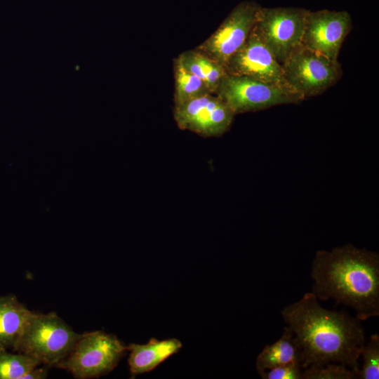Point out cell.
I'll use <instances>...</instances> for the list:
<instances>
[{"mask_svg": "<svg viewBox=\"0 0 379 379\" xmlns=\"http://www.w3.org/2000/svg\"><path fill=\"white\" fill-rule=\"evenodd\" d=\"M281 314L293 335L303 369L336 363L358 375L359 359L366 343L359 319L344 310L324 308L312 292L285 307Z\"/></svg>", "mask_w": 379, "mask_h": 379, "instance_id": "cell-1", "label": "cell"}, {"mask_svg": "<svg viewBox=\"0 0 379 379\" xmlns=\"http://www.w3.org/2000/svg\"><path fill=\"white\" fill-rule=\"evenodd\" d=\"M312 293L318 300L332 299L355 311L364 321L379 315V255L346 244L318 251L311 268Z\"/></svg>", "mask_w": 379, "mask_h": 379, "instance_id": "cell-2", "label": "cell"}, {"mask_svg": "<svg viewBox=\"0 0 379 379\" xmlns=\"http://www.w3.org/2000/svg\"><path fill=\"white\" fill-rule=\"evenodd\" d=\"M79 336L55 312H33L12 350L29 355L46 366H56Z\"/></svg>", "mask_w": 379, "mask_h": 379, "instance_id": "cell-3", "label": "cell"}, {"mask_svg": "<svg viewBox=\"0 0 379 379\" xmlns=\"http://www.w3.org/2000/svg\"><path fill=\"white\" fill-rule=\"evenodd\" d=\"M127 350L114 335L102 331L85 333L56 367L77 379L99 378L112 371Z\"/></svg>", "mask_w": 379, "mask_h": 379, "instance_id": "cell-4", "label": "cell"}, {"mask_svg": "<svg viewBox=\"0 0 379 379\" xmlns=\"http://www.w3.org/2000/svg\"><path fill=\"white\" fill-rule=\"evenodd\" d=\"M215 94L235 115L277 105L298 104L305 100L291 88L229 74L222 79Z\"/></svg>", "mask_w": 379, "mask_h": 379, "instance_id": "cell-5", "label": "cell"}, {"mask_svg": "<svg viewBox=\"0 0 379 379\" xmlns=\"http://www.w3.org/2000/svg\"><path fill=\"white\" fill-rule=\"evenodd\" d=\"M281 66L288 85L305 99L322 94L343 75L338 60L302 46L291 53Z\"/></svg>", "mask_w": 379, "mask_h": 379, "instance_id": "cell-6", "label": "cell"}, {"mask_svg": "<svg viewBox=\"0 0 379 379\" xmlns=\"http://www.w3.org/2000/svg\"><path fill=\"white\" fill-rule=\"evenodd\" d=\"M307 9L296 7H260L254 28L282 64L302 46Z\"/></svg>", "mask_w": 379, "mask_h": 379, "instance_id": "cell-7", "label": "cell"}, {"mask_svg": "<svg viewBox=\"0 0 379 379\" xmlns=\"http://www.w3.org/2000/svg\"><path fill=\"white\" fill-rule=\"evenodd\" d=\"M260 7L255 1L239 3L217 29L194 49L225 67L248 39Z\"/></svg>", "mask_w": 379, "mask_h": 379, "instance_id": "cell-8", "label": "cell"}, {"mask_svg": "<svg viewBox=\"0 0 379 379\" xmlns=\"http://www.w3.org/2000/svg\"><path fill=\"white\" fill-rule=\"evenodd\" d=\"M178 127L203 137H218L230 128L235 114L215 94L207 93L174 105Z\"/></svg>", "mask_w": 379, "mask_h": 379, "instance_id": "cell-9", "label": "cell"}, {"mask_svg": "<svg viewBox=\"0 0 379 379\" xmlns=\"http://www.w3.org/2000/svg\"><path fill=\"white\" fill-rule=\"evenodd\" d=\"M352 27L346 11L307 10L302 46L331 59L338 60L342 45Z\"/></svg>", "mask_w": 379, "mask_h": 379, "instance_id": "cell-10", "label": "cell"}, {"mask_svg": "<svg viewBox=\"0 0 379 379\" xmlns=\"http://www.w3.org/2000/svg\"><path fill=\"white\" fill-rule=\"evenodd\" d=\"M225 68L229 75L248 77L293 89L284 77L281 64L254 27L244 44L230 58Z\"/></svg>", "mask_w": 379, "mask_h": 379, "instance_id": "cell-11", "label": "cell"}, {"mask_svg": "<svg viewBox=\"0 0 379 379\" xmlns=\"http://www.w3.org/2000/svg\"><path fill=\"white\" fill-rule=\"evenodd\" d=\"M182 345L176 338L159 340L151 338L146 344L131 343L128 363L131 376L152 371L171 356L178 352Z\"/></svg>", "mask_w": 379, "mask_h": 379, "instance_id": "cell-12", "label": "cell"}, {"mask_svg": "<svg viewBox=\"0 0 379 379\" xmlns=\"http://www.w3.org/2000/svg\"><path fill=\"white\" fill-rule=\"evenodd\" d=\"M32 313L15 295L0 296V347L13 350Z\"/></svg>", "mask_w": 379, "mask_h": 379, "instance_id": "cell-13", "label": "cell"}, {"mask_svg": "<svg viewBox=\"0 0 379 379\" xmlns=\"http://www.w3.org/2000/svg\"><path fill=\"white\" fill-rule=\"evenodd\" d=\"M293 362L301 364L300 355L292 332L284 327L281 337L265 345L258 355L255 367L260 375L269 369Z\"/></svg>", "mask_w": 379, "mask_h": 379, "instance_id": "cell-14", "label": "cell"}, {"mask_svg": "<svg viewBox=\"0 0 379 379\" xmlns=\"http://www.w3.org/2000/svg\"><path fill=\"white\" fill-rule=\"evenodd\" d=\"M178 58L182 66L202 80L213 94L227 74L224 66L194 48L181 53Z\"/></svg>", "mask_w": 379, "mask_h": 379, "instance_id": "cell-15", "label": "cell"}, {"mask_svg": "<svg viewBox=\"0 0 379 379\" xmlns=\"http://www.w3.org/2000/svg\"><path fill=\"white\" fill-rule=\"evenodd\" d=\"M173 69L175 81L174 105L211 93L202 80L182 66L178 57L173 59Z\"/></svg>", "mask_w": 379, "mask_h": 379, "instance_id": "cell-16", "label": "cell"}, {"mask_svg": "<svg viewBox=\"0 0 379 379\" xmlns=\"http://www.w3.org/2000/svg\"><path fill=\"white\" fill-rule=\"evenodd\" d=\"M39 365L37 359L29 355L9 352L0 347V379H22L25 373Z\"/></svg>", "mask_w": 379, "mask_h": 379, "instance_id": "cell-17", "label": "cell"}, {"mask_svg": "<svg viewBox=\"0 0 379 379\" xmlns=\"http://www.w3.org/2000/svg\"><path fill=\"white\" fill-rule=\"evenodd\" d=\"M362 366L359 368L357 378L378 379L379 378V335L373 334L365 343L361 351Z\"/></svg>", "mask_w": 379, "mask_h": 379, "instance_id": "cell-18", "label": "cell"}, {"mask_svg": "<svg viewBox=\"0 0 379 379\" xmlns=\"http://www.w3.org/2000/svg\"><path fill=\"white\" fill-rule=\"evenodd\" d=\"M357 373L351 368L336 363L320 366H310L303 369L302 379H355Z\"/></svg>", "mask_w": 379, "mask_h": 379, "instance_id": "cell-19", "label": "cell"}, {"mask_svg": "<svg viewBox=\"0 0 379 379\" xmlns=\"http://www.w3.org/2000/svg\"><path fill=\"white\" fill-rule=\"evenodd\" d=\"M303 368L299 362L277 366L262 373L263 379H302Z\"/></svg>", "mask_w": 379, "mask_h": 379, "instance_id": "cell-20", "label": "cell"}, {"mask_svg": "<svg viewBox=\"0 0 379 379\" xmlns=\"http://www.w3.org/2000/svg\"><path fill=\"white\" fill-rule=\"evenodd\" d=\"M35 367L27 373H25L22 379H44L47 378L48 370L46 368Z\"/></svg>", "mask_w": 379, "mask_h": 379, "instance_id": "cell-21", "label": "cell"}]
</instances>
